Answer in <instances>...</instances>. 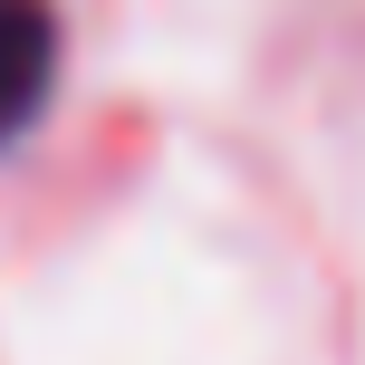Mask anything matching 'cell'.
I'll return each instance as SVG.
<instances>
[{
	"label": "cell",
	"mask_w": 365,
	"mask_h": 365,
	"mask_svg": "<svg viewBox=\"0 0 365 365\" xmlns=\"http://www.w3.org/2000/svg\"><path fill=\"white\" fill-rule=\"evenodd\" d=\"M48 58H58L48 0H0V135H19L29 106L48 96Z\"/></svg>",
	"instance_id": "6da1fadb"
}]
</instances>
